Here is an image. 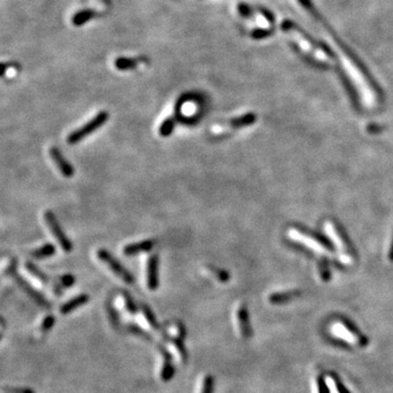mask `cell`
Instances as JSON below:
<instances>
[{
    "mask_svg": "<svg viewBox=\"0 0 393 393\" xmlns=\"http://www.w3.org/2000/svg\"><path fill=\"white\" fill-rule=\"evenodd\" d=\"M74 277L71 274H66V275H63V277L59 279V282H60V287H68V286H71L73 285L74 283Z\"/></svg>",
    "mask_w": 393,
    "mask_h": 393,
    "instance_id": "cell-27",
    "label": "cell"
},
{
    "mask_svg": "<svg viewBox=\"0 0 393 393\" xmlns=\"http://www.w3.org/2000/svg\"><path fill=\"white\" fill-rule=\"evenodd\" d=\"M89 302V296L87 294H80L74 296L73 298L67 300L65 304L61 305L59 312L63 315H68L69 313H72L78 309L79 307L83 306Z\"/></svg>",
    "mask_w": 393,
    "mask_h": 393,
    "instance_id": "cell-16",
    "label": "cell"
},
{
    "mask_svg": "<svg viewBox=\"0 0 393 393\" xmlns=\"http://www.w3.org/2000/svg\"><path fill=\"white\" fill-rule=\"evenodd\" d=\"M175 126H176V122H175V118H173V117H170V118H166L160 127V135L162 137H169L171 136L173 131H174V128Z\"/></svg>",
    "mask_w": 393,
    "mask_h": 393,
    "instance_id": "cell-24",
    "label": "cell"
},
{
    "mask_svg": "<svg viewBox=\"0 0 393 393\" xmlns=\"http://www.w3.org/2000/svg\"><path fill=\"white\" fill-rule=\"evenodd\" d=\"M45 221H46V224L48 225L49 230H51V232L54 234L55 238L58 240V242H59L61 248L66 253H70L72 250V242L68 237H67L66 233L61 229L59 223H58L56 219L55 214L52 211H47L45 213Z\"/></svg>",
    "mask_w": 393,
    "mask_h": 393,
    "instance_id": "cell-7",
    "label": "cell"
},
{
    "mask_svg": "<svg viewBox=\"0 0 393 393\" xmlns=\"http://www.w3.org/2000/svg\"><path fill=\"white\" fill-rule=\"evenodd\" d=\"M313 393H323L321 381L318 377H315L313 379Z\"/></svg>",
    "mask_w": 393,
    "mask_h": 393,
    "instance_id": "cell-29",
    "label": "cell"
},
{
    "mask_svg": "<svg viewBox=\"0 0 393 393\" xmlns=\"http://www.w3.org/2000/svg\"><path fill=\"white\" fill-rule=\"evenodd\" d=\"M55 323V318L54 316H46L43 320L40 321L37 328V336L38 337H43L44 334H46L49 330H51L54 327Z\"/></svg>",
    "mask_w": 393,
    "mask_h": 393,
    "instance_id": "cell-23",
    "label": "cell"
},
{
    "mask_svg": "<svg viewBox=\"0 0 393 393\" xmlns=\"http://www.w3.org/2000/svg\"><path fill=\"white\" fill-rule=\"evenodd\" d=\"M287 237L289 239H292L293 241L299 242V244H302L303 246H305L308 249H311L312 252H314L318 255L330 257V258L332 257V254L321 244V242H319L317 239H315L311 236L305 235V234H303L302 232H299L297 230H294V229L288 230Z\"/></svg>",
    "mask_w": 393,
    "mask_h": 393,
    "instance_id": "cell-6",
    "label": "cell"
},
{
    "mask_svg": "<svg viewBox=\"0 0 393 393\" xmlns=\"http://www.w3.org/2000/svg\"><path fill=\"white\" fill-rule=\"evenodd\" d=\"M214 381L210 375L203 376L202 379L200 380L197 393H213Z\"/></svg>",
    "mask_w": 393,
    "mask_h": 393,
    "instance_id": "cell-22",
    "label": "cell"
},
{
    "mask_svg": "<svg viewBox=\"0 0 393 393\" xmlns=\"http://www.w3.org/2000/svg\"><path fill=\"white\" fill-rule=\"evenodd\" d=\"M138 315H139L138 324L142 331L151 332V333H155L156 331H158V324L155 319V316L152 313L151 309H150L147 305L141 306V311Z\"/></svg>",
    "mask_w": 393,
    "mask_h": 393,
    "instance_id": "cell-12",
    "label": "cell"
},
{
    "mask_svg": "<svg viewBox=\"0 0 393 393\" xmlns=\"http://www.w3.org/2000/svg\"><path fill=\"white\" fill-rule=\"evenodd\" d=\"M116 68L121 71H126V70H131L135 69L138 66V60L135 59V58H127V57H119L117 58L115 61Z\"/></svg>",
    "mask_w": 393,
    "mask_h": 393,
    "instance_id": "cell-20",
    "label": "cell"
},
{
    "mask_svg": "<svg viewBox=\"0 0 393 393\" xmlns=\"http://www.w3.org/2000/svg\"><path fill=\"white\" fill-rule=\"evenodd\" d=\"M330 332L333 337L346 342L349 345L363 347L367 344L366 340L363 337L358 336V334H356L353 330H350L347 325L342 321L333 322L330 325Z\"/></svg>",
    "mask_w": 393,
    "mask_h": 393,
    "instance_id": "cell-4",
    "label": "cell"
},
{
    "mask_svg": "<svg viewBox=\"0 0 393 393\" xmlns=\"http://www.w3.org/2000/svg\"><path fill=\"white\" fill-rule=\"evenodd\" d=\"M324 380H325V384H327L329 393H342L337 380L334 379V377H332V376H330V375L327 376Z\"/></svg>",
    "mask_w": 393,
    "mask_h": 393,
    "instance_id": "cell-26",
    "label": "cell"
},
{
    "mask_svg": "<svg viewBox=\"0 0 393 393\" xmlns=\"http://www.w3.org/2000/svg\"><path fill=\"white\" fill-rule=\"evenodd\" d=\"M97 257L99 260L104 262L108 267H110L111 271L115 273L117 277H118L121 281L127 284H133L135 283V279H133V275L116 258H114L110 252H107L105 249L98 250Z\"/></svg>",
    "mask_w": 393,
    "mask_h": 393,
    "instance_id": "cell-5",
    "label": "cell"
},
{
    "mask_svg": "<svg viewBox=\"0 0 393 393\" xmlns=\"http://www.w3.org/2000/svg\"><path fill=\"white\" fill-rule=\"evenodd\" d=\"M255 120V116L252 114H247L245 116L238 117V118H235L230 121V126L233 128H239L242 126H247V125L252 123Z\"/></svg>",
    "mask_w": 393,
    "mask_h": 393,
    "instance_id": "cell-25",
    "label": "cell"
},
{
    "mask_svg": "<svg viewBox=\"0 0 393 393\" xmlns=\"http://www.w3.org/2000/svg\"><path fill=\"white\" fill-rule=\"evenodd\" d=\"M158 364H157V375L162 381H169L173 378L175 369L173 366V356L167 350V348L160 347L158 350Z\"/></svg>",
    "mask_w": 393,
    "mask_h": 393,
    "instance_id": "cell-9",
    "label": "cell"
},
{
    "mask_svg": "<svg viewBox=\"0 0 393 393\" xmlns=\"http://www.w3.org/2000/svg\"><path fill=\"white\" fill-rule=\"evenodd\" d=\"M324 232L329 236V238L332 240L334 246H336L340 250L341 254H346V253H344L346 250V246L344 244V241H343L342 237L339 235V233H338L336 226L333 225V223H331L329 221L325 222L324 223Z\"/></svg>",
    "mask_w": 393,
    "mask_h": 393,
    "instance_id": "cell-17",
    "label": "cell"
},
{
    "mask_svg": "<svg viewBox=\"0 0 393 393\" xmlns=\"http://www.w3.org/2000/svg\"><path fill=\"white\" fill-rule=\"evenodd\" d=\"M154 246V241L152 239H146L141 240L138 242H133V244H129L123 248V254L130 257V256H137L141 253L150 252Z\"/></svg>",
    "mask_w": 393,
    "mask_h": 393,
    "instance_id": "cell-15",
    "label": "cell"
},
{
    "mask_svg": "<svg viewBox=\"0 0 393 393\" xmlns=\"http://www.w3.org/2000/svg\"><path fill=\"white\" fill-rule=\"evenodd\" d=\"M158 265H160V259L157 255H152L149 258L147 264V285L151 291H155L160 285L158 280Z\"/></svg>",
    "mask_w": 393,
    "mask_h": 393,
    "instance_id": "cell-13",
    "label": "cell"
},
{
    "mask_svg": "<svg viewBox=\"0 0 393 393\" xmlns=\"http://www.w3.org/2000/svg\"><path fill=\"white\" fill-rule=\"evenodd\" d=\"M49 155H51L52 160L55 162L56 166L58 167V170L60 171V173L64 175L67 178H71L74 175V169L73 166L66 160V157L64 154L59 151V149L57 147H52L49 149Z\"/></svg>",
    "mask_w": 393,
    "mask_h": 393,
    "instance_id": "cell-14",
    "label": "cell"
},
{
    "mask_svg": "<svg viewBox=\"0 0 393 393\" xmlns=\"http://www.w3.org/2000/svg\"><path fill=\"white\" fill-rule=\"evenodd\" d=\"M26 269L32 275V277H34L40 283L47 284L49 282V279H48L47 275L44 273V271H42L39 267L36 264L33 263V262H27L26 263Z\"/></svg>",
    "mask_w": 393,
    "mask_h": 393,
    "instance_id": "cell-19",
    "label": "cell"
},
{
    "mask_svg": "<svg viewBox=\"0 0 393 393\" xmlns=\"http://www.w3.org/2000/svg\"><path fill=\"white\" fill-rule=\"evenodd\" d=\"M234 325L240 339H248L252 336V328L249 324V317L246 305H238L234 312Z\"/></svg>",
    "mask_w": 393,
    "mask_h": 393,
    "instance_id": "cell-8",
    "label": "cell"
},
{
    "mask_svg": "<svg viewBox=\"0 0 393 393\" xmlns=\"http://www.w3.org/2000/svg\"><path fill=\"white\" fill-rule=\"evenodd\" d=\"M339 57L342 67L344 68L347 76L350 78V81H352L359 95H361V101L363 105L366 108H374L377 105V94L375 93L369 82L366 80L363 72L356 66V64L344 52L341 51L339 53Z\"/></svg>",
    "mask_w": 393,
    "mask_h": 393,
    "instance_id": "cell-1",
    "label": "cell"
},
{
    "mask_svg": "<svg viewBox=\"0 0 393 393\" xmlns=\"http://www.w3.org/2000/svg\"><path fill=\"white\" fill-rule=\"evenodd\" d=\"M211 270H212V272L214 273V275L216 277V279L219 280V281H221V282H226V281H229V274H227L226 272L221 271V270H215V269H213V267H211Z\"/></svg>",
    "mask_w": 393,
    "mask_h": 393,
    "instance_id": "cell-28",
    "label": "cell"
},
{
    "mask_svg": "<svg viewBox=\"0 0 393 393\" xmlns=\"http://www.w3.org/2000/svg\"><path fill=\"white\" fill-rule=\"evenodd\" d=\"M238 11L242 16H245V18H248V16L252 14V9H250L247 5H244V4L238 6Z\"/></svg>",
    "mask_w": 393,
    "mask_h": 393,
    "instance_id": "cell-31",
    "label": "cell"
},
{
    "mask_svg": "<svg viewBox=\"0 0 393 393\" xmlns=\"http://www.w3.org/2000/svg\"><path fill=\"white\" fill-rule=\"evenodd\" d=\"M283 29L287 33V34L291 35L293 39H294L295 43L298 44L299 48L302 49V51H304L305 54H308L309 56H312L316 60L320 63L330 64V58L328 54L324 51H321V49L318 48L316 45H314L313 42L307 36H305L302 31H299L297 28L293 26L292 23L289 22L284 23Z\"/></svg>",
    "mask_w": 393,
    "mask_h": 393,
    "instance_id": "cell-2",
    "label": "cell"
},
{
    "mask_svg": "<svg viewBox=\"0 0 393 393\" xmlns=\"http://www.w3.org/2000/svg\"><path fill=\"white\" fill-rule=\"evenodd\" d=\"M166 342V348L173 358L176 361L178 364H186L188 355L186 352V347L183 345V340L179 339H175V338H164Z\"/></svg>",
    "mask_w": 393,
    "mask_h": 393,
    "instance_id": "cell-11",
    "label": "cell"
},
{
    "mask_svg": "<svg viewBox=\"0 0 393 393\" xmlns=\"http://www.w3.org/2000/svg\"><path fill=\"white\" fill-rule=\"evenodd\" d=\"M56 253V248L53 244H46L44 246H42L35 250H33L31 253V256L34 257L36 259H44L54 256Z\"/></svg>",
    "mask_w": 393,
    "mask_h": 393,
    "instance_id": "cell-21",
    "label": "cell"
},
{
    "mask_svg": "<svg viewBox=\"0 0 393 393\" xmlns=\"http://www.w3.org/2000/svg\"><path fill=\"white\" fill-rule=\"evenodd\" d=\"M8 273H10L12 275V277L14 278V280H15V282L20 285V287L24 292H26L31 298L34 299L36 303H38L42 306H45V307H47L49 305V303L47 302L46 298L43 295H42L40 293H38L35 288H33V286L31 285L29 282H27V280H24L20 274L16 273V271H15V263H13L12 266L8 269Z\"/></svg>",
    "mask_w": 393,
    "mask_h": 393,
    "instance_id": "cell-10",
    "label": "cell"
},
{
    "mask_svg": "<svg viewBox=\"0 0 393 393\" xmlns=\"http://www.w3.org/2000/svg\"><path fill=\"white\" fill-rule=\"evenodd\" d=\"M4 393H34L30 389L23 388H5Z\"/></svg>",
    "mask_w": 393,
    "mask_h": 393,
    "instance_id": "cell-30",
    "label": "cell"
},
{
    "mask_svg": "<svg viewBox=\"0 0 393 393\" xmlns=\"http://www.w3.org/2000/svg\"><path fill=\"white\" fill-rule=\"evenodd\" d=\"M108 117H110V114H108L106 111L99 112L91 120H89L87 123L83 125L82 127L72 131L68 136V138H67V142H68L69 144L79 143L80 141H82L88 136L92 135L95 130L101 128L103 125H105L106 121L108 120Z\"/></svg>",
    "mask_w": 393,
    "mask_h": 393,
    "instance_id": "cell-3",
    "label": "cell"
},
{
    "mask_svg": "<svg viewBox=\"0 0 393 393\" xmlns=\"http://www.w3.org/2000/svg\"><path fill=\"white\" fill-rule=\"evenodd\" d=\"M94 15H95V12L93 10H90V9L81 10L73 15L72 23L74 24V26L81 27L83 26V24H86L87 22L93 19Z\"/></svg>",
    "mask_w": 393,
    "mask_h": 393,
    "instance_id": "cell-18",
    "label": "cell"
}]
</instances>
